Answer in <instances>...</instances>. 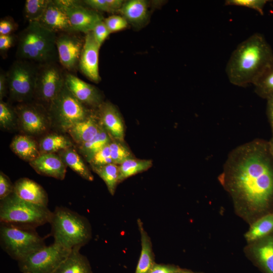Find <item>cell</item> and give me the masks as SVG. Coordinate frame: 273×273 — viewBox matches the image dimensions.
<instances>
[{
	"label": "cell",
	"instance_id": "obj_1",
	"mask_svg": "<svg viewBox=\"0 0 273 273\" xmlns=\"http://www.w3.org/2000/svg\"><path fill=\"white\" fill-rule=\"evenodd\" d=\"M218 180L235 213L249 225L273 212V159L268 141L255 139L232 150Z\"/></svg>",
	"mask_w": 273,
	"mask_h": 273
},
{
	"label": "cell",
	"instance_id": "obj_2",
	"mask_svg": "<svg viewBox=\"0 0 273 273\" xmlns=\"http://www.w3.org/2000/svg\"><path fill=\"white\" fill-rule=\"evenodd\" d=\"M273 61V51L264 36L256 33L241 42L226 66L230 82L245 87L254 84Z\"/></svg>",
	"mask_w": 273,
	"mask_h": 273
},
{
	"label": "cell",
	"instance_id": "obj_3",
	"mask_svg": "<svg viewBox=\"0 0 273 273\" xmlns=\"http://www.w3.org/2000/svg\"><path fill=\"white\" fill-rule=\"evenodd\" d=\"M57 34L38 22H29L19 33L16 56L18 60L43 64L59 61Z\"/></svg>",
	"mask_w": 273,
	"mask_h": 273
},
{
	"label": "cell",
	"instance_id": "obj_4",
	"mask_svg": "<svg viewBox=\"0 0 273 273\" xmlns=\"http://www.w3.org/2000/svg\"><path fill=\"white\" fill-rule=\"evenodd\" d=\"M49 223L54 243L69 249L81 248L92 238V227L88 219L67 207H56Z\"/></svg>",
	"mask_w": 273,
	"mask_h": 273
},
{
	"label": "cell",
	"instance_id": "obj_5",
	"mask_svg": "<svg viewBox=\"0 0 273 273\" xmlns=\"http://www.w3.org/2000/svg\"><path fill=\"white\" fill-rule=\"evenodd\" d=\"M52 214L48 206L24 201L14 193L1 200V223L35 229L49 223Z\"/></svg>",
	"mask_w": 273,
	"mask_h": 273
},
{
	"label": "cell",
	"instance_id": "obj_6",
	"mask_svg": "<svg viewBox=\"0 0 273 273\" xmlns=\"http://www.w3.org/2000/svg\"><path fill=\"white\" fill-rule=\"evenodd\" d=\"M2 249L12 258L20 261L46 246L35 229L1 223Z\"/></svg>",
	"mask_w": 273,
	"mask_h": 273
},
{
	"label": "cell",
	"instance_id": "obj_7",
	"mask_svg": "<svg viewBox=\"0 0 273 273\" xmlns=\"http://www.w3.org/2000/svg\"><path fill=\"white\" fill-rule=\"evenodd\" d=\"M48 112L51 122L65 131L93 115L89 109L73 96L65 83L51 103Z\"/></svg>",
	"mask_w": 273,
	"mask_h": 273
},
{
	"label": "cell",
	"instance_id": "obj_8",
	"mask_svg": "<svg viewBox=\"0 0 273 273\" xmlns=\"http://www.w3.org/2000/svg\"><path fill=\"white\" fill-rule=\"evenodd\" d=\"M38 65L18 59L13 62L6 73L11 100L20 104L34 99Z\"/></svg>",
	"mask_w": 273,
	"mask_h": 273
},
{
	"label": "cell",
	"instance_id": "obj_9",
	"mask_svg": "<svg viewBox=\"0 0 273 273\" xmlns=\"http://www.w3.org/2000/svg\"><path fill=\"white\" fill-rule=\"evenodd\" d=\"M72 250L54 242L18 261L22 273H54Z\"/></svg>",
	"mask_w": 273,
	"mask_h": 273
},
{
	"label": "cell",
	"instance_id": "obj_10",
	"mask_svg": "<svg viewBox=\"0 0 273 273\" xmlns=\"http://www.w3.org/2000/svg\"><path fill=\"white\" fill-rule=\"evenodd\" d=\"M38 65L34 99L47 110L65 85V74L57 63Z\"/></svg>",
	"mask_w": 273,
	"mask_h": 273
},
{
	"label": "cell",
	"instance_id": "obj_11",
	"mask_svg": "<svg viewBox=\"0 0 273 273\" xmlns=\"http://www.w3.org/2000/svg\"><path fill=\"white\" fill-rule=\"evenodd\" d=\"M15 110L18 123L27 134H41L47 130L51 123L47 109L37 103H20Z\"/></svg>",
	"mask_w": 273,
	"mask_h": 273
},
{
	"label": "cell",
	"instance_id": "obj_12",
	"mask_svg": "<svg viewBox=\"0 0 273 273\" xmlns=\"http://www.w3.org/2000/svg\"><path fill=\"white\" fill-rule=\"evenodd\" d=\"M64 9L72 27L75 32L86 34L104 20L97 11L87 7L83 2L74 0H59Z\"/></svg>",
	"mask_w": 273,
	"mask_h": 273
},
{
	"label": "cell",
	"instance_id": "obj_13",
	"mask_svg": "<svg viewBox=\"0 0 273 273\" xmlns=\"http://www.w3.org/2000/svg\"><path fill=\"white\" fill-rule=\"evenodd\" d=\"M76 33L78 32L61 33L56 39L59 61L69 72L78 68L84 46V38L82 39Z\"/></svg>",
	"mask_w": 273,
	"mask_h": 273
},
{
	"label": "cell",
	"instance_id": "obj_14",
	"mask_svg": "<svg viewBox=\"0 0 273 273\" xmlns=\"http://www.w3.org/2000/svg\"><path fill=\"white\" fill-rule=\"evenodd\" d=\"M100 47L92 31L85 34L78 69L84 76L95 82H99L101 80L99 70Z\"/></svg>",
	"mask_w": 273,
	"mask_h": 273
},
{
	"label": "cell",
	"instance_id": "obj_15",
	"mask_svg": "<svg viewBox=\"0 0 273 273\" xmlns=\"http://www.w3.org/2000/svg\"><path fill=\"white\" fill-rule=\"evenodd\" d=\"M65 83L73 96L87 108L99 107L103 103L98 89L75 75L66 73Z\"/></svg>",
	"mask_w": 273,
	"mask_h": 273
},
{
	"label": "cell",
	"instance_id": "obj_16",
	"mask_svg": "<svg viewBox=\"0 0 273 273\" xmlns=\"http://www.w3.org/2000/svg\"><path fill=\"white\" fill-rule=\"evenodd\" d=\"M244 251L266 273H273V233L247 243Z\"/></svg>",
	"mask_w": 273,
	"mask_h": 273
},
{
	"label": "cell",
	"instance_id": "obj_17",
	"mask_svg": "<svg viewBox=\"0 0 273 273\" xmlns=\"http://www.w3.org/2000/svg\"><path fill=\"white\" fill-rule=\"evenodd\" d=\"M38 22L43 27L58 34L75 32L68 17L59 0H50Z\"/></svg>",
	"mask_w": 273,
	"mask_h": 273
},
{
	"label": "cell",
	"instance_id": "obj_18",
	"mask_svg": "<svg viewBox=\"0 0 273 273\" xmlns=\"http://www.w3.org/2000/svg\"><path fill=\"white\" fill-rule=\"evenodd\" d=\"M99 109V120L102 127L113 140L123 142L124 124L117 109L109 102L103 103Z\"/></svg>",
	"mask_w": 273,
	"mask_h": 273
},
{
	"label": "cell",
	"instance_id": "obj_19",
	"mask_svg": "<svg viewBox=\"0 0 273 273\" xmlns=\"http://www.w3.org/2000/svg\"><path fill=\"white\" fill-rule=\"evenodd\" d=\"M29 164L40 175L60 180L65 177L67 166L60 156L55 153L41 154Z\"/></svg>",
	"mask_w": 273,
	"mask_h": 273
},
{
	"label": "cell",
	"instance_id": "obj_20",
	"mask_svg": "<svg viewBox=\"0 0 273 273\" xmlns=\"http://www.w3.org/2000/svg\"><path fill=\"white\" fill-rule=\"evenodd\" d=\"M13 193L19 198L33 204L48 206V196L44 189L35 181L23 177L14 184Z\"/></svg>",
	"mask_w": 273,
	"mask_h": 273
},
{
	"label": "cell",
	"instance_id": "obj_21",
	"mask_svg": "<svg viewBox=\"0 0 273 273\" xmlns=\"http://www.w3.org/2000/svg\"><path fill=\"white\" fill-rule=\"evenodd\" d=\"M98 120L92 115L73 125L66 132L78 145H81L91 140L101 130L102 126Z\"/></svg>",
	"mask_w": 273,
	"mask_h": 273
},
{
	"label": "cell",
	"instance_id": "obj_22",
	"mask_svg": "<svg viewBox=\"0 0 273 273\" xmlns=\"http://www.w3.org/2000/svg\"><path fill=\"white\" fill-rule=\"evenodd\" d=\"M137 223L140 232L141 250L135 273H148L155 263L152 244L141 220L138 219Z\"/></svg>",
	"mask_w": 273,
	"mask_h": 273
},
{
	"label": "cell",
	"instance_id": "obj_23",
	"mask_svg": "<svg viewBox=\"0 0 273 273\" xmlns=\"http://www.w3.org/2000/svg\"><path fill=\"white\" fill-rule=\"evenodd\" d=\"M80 248L72 249L68 256L54 273H93L87 257L82 254Z\"/></svg>",
	"mask_w": 273,
	"mask_h": 273
},
{
	"label": "cell",
	"instance_id": "obj_24",
	"mask_svg": "<svg viewBox=\"0 0 273 273\" xmlns=\"http://www.w3.org/2000/svg\"><path fill=\"white\" fill-rule=\"evenodd\" d=\"M10 148L20 158L29 162L41 154L39 145L27 135L16 136L10 144Z\"/></svg>",
	"mask_w": 273,
	"mask_h": 273
},
{
	"label": "cell",
	"instance_id": "obj_25",
	"mask_svg": "<svg viewBox=\"0 0 273 273\" xmlns=\"http://www.w3.org/2000/svg\"><path fill=\"white\" fill-rule=\"evenodd\" d=\"M119 13L128 23L140 25L144 22L148 18V3L144 0L124 1Z\"/></svg>",
	"mask_w": 273,
	"mask_h": 273
},
{
	"label": "cell",
	"instance_id": "obj_26",
	"mask_svg": "<svg viewBox=\"0 0 273 273\" xmlns=\"http://www.w3.org/2000/svg\"><path fill=\"white\" fill-rule=\"evenodd\" d=\"M67 166L82 178L93 181L94 176L77 151L72 147L59 152L58 154Z\"/></svg>",
	"mask_w": 273,
	"mask_h": 273
},
{
	"label": "cell",
	"instance_id": "obj_27",
	"mask_svg": "<svg viewBox=\"0 0 273 273\" xmlns=\"http://www.w3.org/2000/svg\"><path fill=\"white\" fill-rule=\"evenodd\" d=\"M273 233V212L263 215L250 224L244 237L247 243L264 237Z\"/></svg>",
	"mask_w": 273,
	"mask_h": 273
},
{
	"label": "cell",
	"instance_id": "obj_28",
	"mask_svg": "<svg viewBox=\"0 0 273 273\" xmlns=\"http://www.w3.org/2000/svg\"><path fill=\"white\" fill-rule=\"evenodd\" d=\"M111 141V137L102 127L91 140L78 145V149L80 154L89 162L98 151L109 145Z\"/></svg>",
	"mask_w": 273,
	"mask_h": 273
},
{
	"label": "cell",
	"instance_id": "obj_29",
	"mask_svg": "<svg viewBox=\"0 0 273 273\" xmlns=\"http://www.w3.org/2000/svg\"><path fill=\"white\" fill-rule=\"evenodd\" d=\"M72 147V143L67 136L57 133L47 135L39 144L41 154L55 153Z\"/></svg>",
	"mask_w": 273,
	"mask_h": 273
},
{
	"label": "cell",
	"instance_id": "obj_30",
	"mask_svg": "<svg viewBox=\"0 0 273 273\" xmlns=\"http://www.w3.org/2000/svg\"><path fill=\"white\" fill-rule=\"evenodd\" d=\"M152 166L150 160L128 159L119 165V183L138 173L145 171Z\"/></svg>",
	"mask_w": 273,
	"mask_h": 273
},
{
	"label": "cell",
	"instance_id": "obj_31",
	"mask_svg": "<svg viewBox=\"0 0 273 273\" xmlns=\"http://www.w3.org/2000/svg\"><path fill=\"white\" fill-rule=\"evenodd\" d=\"M93 169L104 181L110 194L113 195L119 183V165L111 163Z\"/></svg>",
	"mask_w": 273,
	"mask_h": 273
},
{
	"label": "cell",
	"instance_id": "obj_32",
	"mask_svg": "<svg viewBox=\"0 0 273 273\" xmlns=\"http://www.w3.org/2000/svg\"><path fill=\"white\" fill-rule=\"evenodd\" d=\"M255 92L266 99L273 95V61L254 84Z\"/></svg>",
	"mask_w": 273,
	"mask_h": 273
},
{
	"label": "cell",
	"instance_id": "obj_33",
	"mask_svg": "<svg viewBox=\"0 0 273 273\" xmlns=\"http://www.w3.org/2000/svg\"><path fill=\"white\" fill-rule=\"evenodd\" d=\"M50 0H27L24 8V16L29 22H38L42 16Z\"/></svg>",
	"mask_w": 273,
	"mask_h": 273
},
{
	"label": "cell",
	"instance_id": "obj_34",
	"mask_svg": "<svg viewBox=\"0 0 273 273\" xmlns=\"http://www.w3.org/2000/svg\"><path fill=\"white\" fill-rule=\"evenodd\" d=\"M83 2L89 8L108 13L119 12L124 1L122 0H85Z\"/></svg>",
	"mask_w": 273,
	"mask_h": 273
},
{
	"label": "cell",
	"instance_id": "obj_35",
	"mask_svg": "<svg viewBox=\"0 0 273 273\" xmlns=\"http://www.w3.org/2000/svg\"><path fill=\"white\" fill-rule=\"evenodd\" d=\"M109 147L114 164L119 165L125 160L133 158L130 151L123 142L111 141Z\"/></svg>",
	"mask_w": 273,
	"mask_h": 273
},
{
	"label": "cell",
	"instance_id": "obj_36",
	"mask_svg": "<svg viewBox=\"0 0 273 273\" xmlns=\"http://www.w3.org/2000/svg\"><path fill=\"white\" fill-rule=\"evenodd\" d=\"M16 123H18V119L15 108L3 100L0 101L1 127L10 130L13 128Z\"/></svg>",
	"mask_w": 273,
	"mask_h": 273
},
{
	"label": "cell",
	"instance_id": "obj_37",
	"mask_svg": "<svg viewBox=\"0 0 273 273\" xmlns=\"http://www.w3.org/2000/svg\"><path fill=\"white\" fill-rule=\"evenodd\" d=\"M267 0H226L225 6L242 7L253 9L260 15L264 14V8L267 3Z\"/></svg>",
	"mask_w": 273,
	"mask_h": 273
},
{
	"label": "cell",
	"instance_id": "obj_38",
	"mask_svg": "<svg viewBox=\"0 0 273 273\" xmlns=\"http://www.w3.org/2000/svg\"><path fill=\"white\" fill-rule=\"evenodd\" d=\"M89 163L93 168L113 163L112 159L109 144L98 151Z\"/></svg>",
	"mask_w": 273,
	"mask_h": 273
},
{
	"label": "cell",
	"instance_id": "obj_39",
	"mask_svg": "<svg viewBox=\"0 0 273 273\" xmlns=\"http://www.w3.org/2000/svg\"><path fill=\"white\" fill-rule=\"evenodd\" d=\"M104 21L111 33L125 29L128 23L121 15H112Z\"/></svg>",
	"mask_w": 273,
	"mask_h": 273
},
{
	"label": "cell",
	"instance_id": "obj_40",
	"mask_svg": "<svg viewBox=\"0 0 273 273\" xmlns=\"http://www.w3.org/2000/svg\"><path fill=\"white\" fill-rule=\"evenodd\" d=\"M92 32L95 40L100 46L111 33L104 20L99 22Z\"/></svg>",
	"mask_w": 273,
	"mask_h": 273
},
{
	"label": "cell",
	"instance_id": "obj_41",
	"mask_svg": "<svg viewBox=\"0 0 273 273\" xmlns=\"http://www.w3.org/2000/svg\"><path fill=\"white\" fill-rule=\"evenodd\" d=\"M14 185L3 172L0 173V200H3L13 193Z\"/></svg>",
	"mask_w": 273,
	"mask_h": 273
},
{
	"label": "cell",
	"instance_id": "obj_42",
	"mask_svg": "<svg viewBox=\"0 0 273 273\" xmlns=\"http://www.w3.org/2000/svg\"><path fill=\"white\" fill-rule=\"evenodd\" d=\"M181 268L172 264L155 263L148 273H178Z\"/></svg>",
	"mask_w": 273,
	"mask_h": 273
},
{
	"label": "cell",
	"instance_id": "obj_43",
	"mask_svg": "<svg viewBox=\"0 0 273 273\" xmlns=\"http://www.w3.org/2000/svg\"><path fill=\"white\" fill-rule=\"evenodd\" d=\"M266 115L271 127L273 135V95L266 99Z\"/></svg>",
	"mask_w": 273,
	"mask_h": 273
},
{
	"label": "cell",
	"instance_id": "obj_44",
	"mask_svg": "<svg viewBox=\"0 0 273 273\" xmlns=\"http://www.w3.org/2000/svg\"><path fill=\"white\" fill-rule=\"evenodd\" d=\"M12 23L8 20H3L0 22V35H10L13 30Z\"/></svg>",
	"mask_w": 273,
	"mask_h": 273
},
{
	"label": "cell",
	"instance_id": "obj_45",
	"mask_svg": "<svg viewBox=\"0 0 273 273\" xmlns=\"http://www.w3.org/2000/svg\"><path fill=\"white\" fill-rule=\"evenodd\" d=\"M7 92H8V88L6 73L1 71L0 74V101L3 100Z\"/></svg>",
	"mask_w": 273,
	"mask_h": 273
},
{
	"label": "cell",
	"instance_id": "obj_46",
	"mask_svg": "<svg viewBox=\"0 0 273 273\" xmlns=\"http://www.w3.org/2000/svg\"><path fill=\"white\" fill-rule=\"evenodd\" d=\"M13 37L10 35H0V50L6 51L12 46Z\"/></svg>",
	"mask_w": 273,
	"mask_h": 273
},
{
	"label": "cell",
	"instance_id": "obj_47",
	"mask_svg": "<svg viewBox=\"0 0 273 273\" xmlns=\"http://www.w3.org/2000/svg\"><path fill=\"white\" fill-rule=\"evenodd\" d=\"M268 149L270 155L273 159V135L270 140L268 141Z\"/></svg>",
	"mask_w": 273,
	"mask_h": 273
},
{
	"label": "cell",
	"instance_id": "obj_48",
	"mask_svg": "<svg viewBox=\"0 0 273 273\" xmlns=\"http://www.w3.org/2000/svg\"><path fill=\"white\" fill-rule=\"evenodd\" d=\"M178 273H194V272L189 270L181 269V270Z\"/></svg>",
	"mask_w": 273,
	"mask_h": 273
}]
</instances>
